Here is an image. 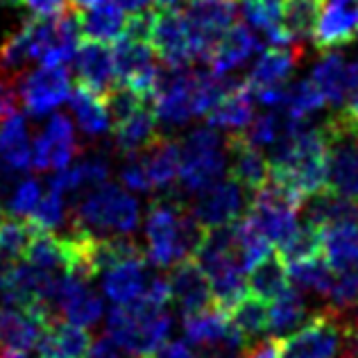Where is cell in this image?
Instances as JSON below:
<instances>
[{
    "label": "cell",
    "mask_w": 358,
    "mask_h": 358,
    "mask_svg": "<svg viewBox=\"0 0 358 358\" xmlns=\"http://www.w3.org/2000/svg\"><path fill=\"white\" fill-rule=\"evenodd\" d=\"M16 84L23 107L32 116L50 114L71 96V78L64 66H41L30 75L23 73Z\"/></svg>",
    "instance_id": "ba28073f"
},
{
    "label": "cell",
    "mask_w": 358,
    "mask_h": 358,
    "mask_svg": "<svg viewBox=\"0 0 358 358\" xmlns=\"http://www.w3.org/2000/svg\"><path fill=\"white\" fill-rule=\"evenodd\" d=\"M138 155L143 159L152 191L155 188H168L179 179V171H182V143H177L171 136L157 134L145 148L138 150Z\"/></svg>",
    "instance_id": "e0dca14e"
},
{
    "label": "cell",
    "mask_w": 358,
    "mask_h": 358,
    "mask_svg": "<svg viewBox=\"0 0 358 358\" xmlns=\"http://www.w3.org/2000/svg\"><path fill=\"white\" fill-rule=\"evenodd\" d=\"M9 268H12V263L5 261L3 257H0V290H3V286H5V279H7Z\"/></svg>",
    "instance_id": "db71d44e"
},
{
    "label": "cell",
    "mask_w": 358,
    "mask_h": 358,
    "mask_svg": "<svg viewBox=\"0 0 358 358\" xmlns=\"http://www.w3.org/2000/svg\"><path fill=\"white\" fill-rule=\"evenodd\" d=\"M358 34V0H329L320 18L313 43L317 50H334Z\"/></svg>",
    "instance_id": "9a60e30c"
},
{
    "label": "cell",
    "mask_w": 358,
    "mask_h": 358,
    "mask_svg": "<svg viewBox=\"0 0 358 358\" xmlns=\"http://www.w3.org/2000/svg\"><path fill=\"white\" fill-rule=\"evenodd\" d=\"M261 48L259 36L254 30L245 23H234L227 32L220 36V41L215 43L213 55H211V71L224 75L236 71L238 66L248 62L254 52Z\"/></svg>",
    "instance_id": "d6986e66"
},
{
    "label": "cell",
    "mask_w": 358,
    "mask_h": 358,
    "mask_svg": "<svg viewBox=\"0 0 358 358\" xmlns=\"http://www.w3.org/2000/svg\"><path fill=\"white\" fill-rule=\"evenodd\" d=\"M21 5H25L34 16H57L69 7V0H21Z\"/></svg>",
    "instance_id": "7dc6e473"
},
{
    "label": "cell",
    "mask_w": 358,
    "mask_h": 358,
    "mask_svg": "<svg viewBox=\"0 0 358 358\" xmlns=\"http://www.w3.org/2000/svg\"><path fill=\"white\" fill-rule=\"evenodd\" d=\"M343 350V324L327 306L295 334L279 338V358H334Z\"/></svg>",
    "instance_id": "5b68a950"
},
{
    "label": "cell",
    "mask_w": 358,
    "mask_h": 358,
    "mask_svg": "<svg viewBox=\"0 0 358 358\" xmlns=\"http://www.w3.org/2000/svg\"><path fill=\"white\" fill-rule=\"evenodd\" d=\"M73 62L75 73H78V84L87 87L96 96L107 98L118 87L114 48H109L105 41H93L82 36Z\"/></svg>",
    "instance_id": "8fae6325"
},
{
    "label": "cell",
    "mask_w": 358,
    "mask_h": 358,
    "mask_svg": "<svg viewBox=\"0 0 358 358\" xmlns=\"http://www.w3.org/2000/svg\"><path fill=\"white\" fill-rule=\"evenodd\" d=\"M243 358H279V338H268V341L245 347Z\"/></svg>",
    "instance_id": "f907efd6"
},
{
    "label": "cell",
    "mask_w": 358,
    "mask_h": 358,
    "mask_svg": "<svg viewBox=\"0 0 358 358\" xmlns=\"http://www.w3.org/2000/svg\"><path fill=\"white\" fill-rule=\"evenodd\" d=\"M127 14L118 0H98L87 12L80 14V30L84 39L114 43L125 34Z\"/></svg>",
    "instance_id": "44dd1931"
},
{
    "label": "cell",
    "mask_w": 358,
    "mask_h": 358,
    "mask_svg": "<svg viewBox=\"0 0 358 358\" xmlns=\"http://www.w3.org/2000/svg\"><path fill=\"white\" fill-rule=\"evenodd\" d=\"M358 301V259L354 261V266L343 272V275H338V281L331 290V295H329V308L334 310V313H341V310L350 308L352 304Z\"/></svg>",
    "instance_id": "b9f144b4"
},
{
    "label": "cell",
    "mask_w": 358,
    "mask_h": 358,
    "mask_svg": "<svg viewBox=\"0 0 358 358\" xmlns=\"http://www.w3.org/2000/svg\"><path fill=\"white\" fill-rule=\"evenodd\" d=\"M25 261L55 275H66L71 266V243L55 231H34L30 248L25 252Z\"/></svg>",
    "instance_id": "d4e9b609"
},
{
    "label": "cell",
    "mask_w": 358,
    "mask_h": 358,
    "mask_svg": "<svg viewBox=\"0 0 358 358\" xmlns=\"http://www.w3.org/2000/svg\"><path fill=\"white\" fill-rule=\"evenodd\" d=\"M173 315L166 308L136 297L129 304H116L107 315V336L134 356H150L166 343Z\"/></svg>",
    "instance_id": "7a4b0ae2"
},
{
    "label": "cell",
    "mask_w": 358,
    "mask_h": 358,
    "mask_svg": "<svg viewBox=\"0 0 358 358\" xmlns=\"http://www.w3.org/2000/svg\"><path fill=\"white\" fill-rule=\"evenodd\" d=\"M91 345L93 341L87 329L73 322H62L57 317L43 329L36 352L39 358H87Z\"/></svg>",
    "instance_id": "ac0fdd59"
},
{
    "label": "cell",
    "mask_w": 358,
    "mask_h": 358,
    "mask_svg": "<svg viewBox=\"0 0 358 358\" xmlns=\"http://www.w3.org/2000/svg\"><path fill=\"white\" fill-rule=\"evenodd\" d=\"M234 236H236V248H238L245 270L254 268L263 257H268L272 250V241L261 231V227L248 213L241 215V218L234 222Z\"/></svg>",
    "instance_id": "8d00e7d4"
},
{
    "label": "cell",
    "mask_w": 358,
    "mask_h": 358,
    "mask_svg": "<svg viewBox=\"0 0 358 358\" xmlns=\"http://www.w3.org/2000/svg\"><path fill=\"white\" fill-rule=\"evenodd\" d=\"M78 168V175H80V186L82 191H93L102 184H107V177H109V159L102 155V152H93L87 155L84 159H80V164H75Z\"/></svg>",
    "instance_id": "7bdbcfd3"
},
{
    "label": "cell",
    "mask_w": 358,
    "mask_h": 358,
    "mask_svg": "<svg viewBox=\"0 0 358 358\" xmlns=\"http://www.w3.org/2000/svg\"><path fill=\"white\" fill-rule=\"evenodd\" d=\"M69 105L75 114V120H78L80 129L84 134L89 136H100L105 134L109 129V111H107V105H105V98L96 96V93H91L87 87H82L78 84L71 96H69Z\"/></svg>",
    "instance_id": "4dcf8cb0"
},
{
    "label": "cell",
    "mask_w": 358,
    "mask_h": 358,
    "mask_svg": "<svg viewBox=\"0 0 358 358\" xmlns=\"http://www.w3.org/2000/svg\"><path fill=\"white\" fill-rule=\"evenodd\" d=\"M0 358H27V352L12 350V347H0Z\"/></svg>",
    "instance_id": "f5cc1de1"
},
{
    "label": "cell",
    "mask_w": 358,
    "mask_h": 358,
    "mask_svg": "<svg viewBox=\"0 0 358 358\" xmlns=\"http://www.w3.org/2000/svg\"><path fill=\"white\" fill-rule=\"evenodd\" d=\"M150 43L166 66H191L195 62L191 30L184 12L177 7H155Z\"/></svg>",
    "instance_id": "9c48e42d"
},
{
    "label": "cell",
    "mask_w": 358,
    "mask_h": 358,
    "mask_svg": "<svg viewBox=\"0 0 358 358\" xmlns=\"http://www.w3.org/2000/svg\"><path fill=\"white\" fill-rule=\"evenodd\" d=\"M254 100H257L254 98V91L250 89L248 80H243L229 96H224L206 114V122L211 127L229 129V134L248 129L250 122L254 120Z\"/></svg>",
    "instance_id": "603a6c76"
},
{
    "label": "cell",
    "mask_w": 358,
    "mask_h": 358,
    "mask_svg": "<svg viewBox=\"0 0 358 358\" xmlns=\"http://www.w3.org/2000/svg\"><path fill=\"white\" fill-rule=\"evenodd\" d=\"M290 286L288 266L281 261L279 254H268L257 266L250 268L248 275V288L250 295L259 297L263 301H275L284 290Z\"/></svg>",
    "instance_id": "4316f807"
},
{
    "label": "cell",
    "mask_w": 358,
    "mask_h": 358,
    "mask_svg": "<svg viewBox=\"0 0 358 358\" xmlns=\"http://www.w3.org/2000/svg\"><path fill=\"white\" fill-rule=\"evenodd\" d=\"M288 277L295 284V288L313 290V293L324 295V297L331 295V290H334L336 281H338V275L334 272V268L327 263V259L322 257V254L315 257V259L301 261V263H297V266H290L288 268Z\"/></svg>",
    "instance_id": "d590c367"
},
{
    "label": "cell",
    "mask_w": 358,
    "mask_h": 358,
    "mask_svg": "<svg viewBox=\"0 0 358 358\" xmlns=\"http://www.w3.org/2000/svg\"><path fill=\"white\" fill-rule=\"evenodd\" d=\"M277 254L288 268L297 266L301 261L320 257V254H322V229L304 222V227H297L290 234V238L277 245Z\"/></svg>",
    "instance_id": "f35d334b"
},
{
    "label": "cell",
    "mask_w": 358,
    "mask_h": 358,
    "mask_svg": "<svg viewBox=\"0 0 358 358\" xmlns=\"http://www.w3.org/2000/svg\"><path fill=\"white\" fill-rule=\"evenodd\" d=\"M96 3L98 0H69V7L78 9V12L82 14V12H87V9H91Z\"/></svg>",
    "instance_id": "816d5d0a"
},
{
    "label": "cell",
    "mask_w": 358,
    "mask_h": 358,
    "mask_svg": "<svg viewBox=\"0 0 358 358\" xmlns=\"http://www.w3.org/2000/svg\"><path fill=\"white\" fill-rule=\"evenodd\" d=\"M341 109L358 122V59L347 66V100Z\"/></svg>",
    "instance_id": "bcb514c9"
},
{
    "label": "cell",
    "mask_w": 358,
    "mask_h": 358,
    "mask_svg": "<svg viewBox=\"0 0 358 358\" xmlns=\"http://www.w3.org/2000/svg\"><path fill=\"white\" fill-rule=\"evenodd\" d=\"M227 136L206 125L197 127L182 143V171H179V186L186 193H200L206 186L220 182L227 164Z\"/></svg>",
    "instance_id": "3957f363"
},
{
    "label": "cell",
    "mask_w": 358,
    "mask_h": 358,
    "mask_svg": "<svg viewBox=\"0 0 358 358\" xmlns=\"http://www.w3.org/2000/svg\"><path fill=\"white\" fill-rule=\"evenodd\" d=\"M327 188L358 202V134L338 138L329 148Z\"/></svg>",
    "instance_id": "2e32d148"
},
{
    "label": "cell",
    "mask_w": 358,
    "mask_h": 358,
    "mask_svg": "<svg viewBox=\"0 0 358 358\" xmlns=\"http://www.w3.org/2000/svg\"><path fill=\"white\" fill-rule=\"evenodd\" d=\"M301 206H304V200H299L275 179H268L259 191L252 193L248 215L259 224L272 245H281L297 229V215Z\"/></svg>",
    "instance_id": "277c9868"
},
{
    "label": "cell",
    "mask_w": 358,
    "mask_h": 358,
    "mask_svg": "<svg viewBox=\"0 0 358 358\" xmlns=\"http://www.w3.org/2000/svg\"><path fill=\"white\" fill-rule=\"evenodd\" d=\"M229 322L241 331L245 341H257L270 331V306L263 299L248 295L229 310Z\"/></svg>",
    "instance_id": "e575fe53"
},
{
    "label": "cell",
    "mask_w": 358,
    "mask_h": 358,
    "mask_svg": "<svg viewBox=\"0 0 358 358\" xmlns=\"http://www.w3.org/2000/svg\"><path fill=\"white\" fill-rule=\"evenodd\" d=\"M301 57V48L297 43L290 45H272L261 55L259 62L254 64V69L248 78V84L252 91L281 87L290 78V73L295 71V66Z\"/></svg>",
    "instance_id": "ffe728a7"
},
{
    "label": "cell",
    "mask_w": 358,
    "mask_h": 358,
    "mask_svg": "<svg viewBox=\"0 0 358 358\" xmlns=\"http://www.w3.org/2000/svg\"><path fill=\"white\" fill-rule=\"evenodd\" d=\"M34 236V227L27 218L18 215L0 213V257L9 263H16L25 259V252L30 248V241Z\"/></svg>",
    "instance_id": "74e56055"
},
{
    "label": "cell",
    "mask_w": 358,
    "mask_h": 358,
    "mask_svg": "<svg viewBox=\"0 0 358 358\" xmlns=\"http://www.w3.org/2000/svg\"><path fill=\"white\" fill-rule=\"evenodd\" d=\"M229 331V315L222 313L218 306H209L200 313L184 315V336L186 341L200 347L222 341Z\"/></svg>",
    "instance_id": "836d02e7"
},
{
    "label": "cell",
    "mask_w": 358,
    "mask_h": 358,
    "mask_svg": "<svg viewBox=\"0 0 358 358\" xmlns=\"http://www.w3.org/2000/svg\"><path fill=\"white\" fill-rule=\"evenodd\" d=\"M155 358H195V352L186 341H166L155 352Z\"/></svg>",
    "instance_id": "681fc988"
},
{
    "label": "cell",
    "mask_w": 358,
    "mask_h": 358,
    "mask_svg": "<svg viewBox=\"0 0 358 358\" xmlns=\"http://www.w3.org/2000/svg\"><path fill=\"white\" fill-rule=\"evenodd\" d=\"M322 257L336 275L350 270L358 259V224H336L322 229Z\"/></svg>",
    "instance_id": "f1b7e54d"
},
{
    "label": "cell",
    "mask_w": 358,
    "mask_h": 358,
    "mask_svg": "<svg viewBox=\"0 0 358 358\" xmlns=\"http://www.w3.org/2000/svg\"><path fill=\"white\" fill-rule=\"evenodd\" d=\"M168 279H171L173 288V301L184 315L200 313V310L213 306L211 279L200 263L195 261V257L177 263Z\"/></svg>",
    "instance_id": "4fadbf2b"
},
{
    "label": "cell",
    "mask_w": 358,
    "mask_h": 358,
    "mask_svg": "<svg viewBox=\"0 0 358 358\" xmlns=\"http://www.w3.org/2000/svg\"><path fill=\"white\" fill-rule=\"evenodd\" d=\"M184 16L191 30L195 62H211V55L220 36L236 23L238 7L234 0H186Z\"/></svg>",
    "instance_id": "8992f818"
},
{
    "label": "cell",
    "mask_w": 358,
    "mask_h": 358,
    "mask_svg": "<svg viewBox=\"0 0 358 358\" xmlns=\"http://www.w3.org/2000/svg\"><path fill=\"white\" fill-rule=\"evenodd\" d=\"M308 320V306L299 288H286L270 304V334L272 338H286Z\"/></svg>",
    "instance_id": "f546056e"
},
{
    "label": "cell",
    "mask_w": 358,
    "mask_h": 358,
    "mask_svg": "<svg viewBox=\"0 0 358 358\" xmlns=\"http://www.w3.org/2000/svg\"><path fill=\"white\" fill-rule=\"evenodd\" d=\"M327 0H284V30L293 43H306L315 36Z\"/></svg>",
    "instance_id": "484cf974"
},
{
    "label": "cell",
    "mask_w": 358,
    "mask_h": 358,
    "mask_svg": "<svg viewBox=\"0 0 358 358\" xmlns=\"http://www.w3.org/2000/svg\"><path fill=\"white\" fill-rule=\"evenodd\" d=\"M324 105H327V100L322 96V91L315 87V82L310 78L288 84L286 100H284L288 116H293L297 120H306L310 116H315Z\"/></svg>",
    "instance_id": "ab89813d"
},
{
    "label": "cell",
    "mask_w": 358,
    "mask_h": 358,
    "mask_svg": "<svg viewBox=\"0 0 358 358\" xmlns=\"http://www.w3.org/2000/svg\"><path fill=\"white\" fill-rule=\"evenodd\" d=\"M41 200V188L36 179H23L21 184L14 188L12 197H9V213L18 215V218H27L34 209L36 204Z\"/></svg>",
    "instance_id": "ee69618b"
},
{
    "label": "cell",
    "mask_w": 358,
    "mask_h": 358,
    "mask_svg": "<svg viewBox=\"0 0 358 358\" xmlns=\"http://www.w3.org/2000/svg\"><path fill=\"white\" fill-rule=\"evenodd\" d=\"M48 327L30 310L0 306V347L12 350H32L39 343L43 329Z\"/></svg>",
    "instance_id": "cb8c5ba5"
},
{
    "label": "cell",
    "mask_w": 358,
    "mask_h": 358,
    "mask_svg": "<svg viewBox=\"0 0 358 358\" xmlns=\"http://www.w3.org/2000/svg\"><path fill=\"white\" fill-rule=\"evenodd\" d=\"M310 80L315 82V87L322 91L327 105L334 109H341L347 100V66L345 59L338 52H329L315 64Z\"/></svg>",
    "instance_id": "d6a6232c"
},
{
    "label": "cell",
    "mask_w": 358,
    "mask_h": 358,
    "mask_svg": "<svg viewBox=\"0 0 358 358\" xmlns=\"http://www.w3.org/2000/svg\"><path fill=\"white\" fill-rule=\"evenodd\" d=\"M145 270L148 259H129L118 266L109 268L102 277V293H105L114 304H129L145 290Z\"/></svg>",
    "instance_id": "7402d4cb"
},
{
    "label": "cell",
    "mask_w": 358,
    "mask_h": 358,
    "mask_svg": "<svg viewBox=\"0 0 358 358\" xmlns=\"http://www.w3.org/2000/svg\"><path fill=\"white\" fill-rule=\"evenodd\" d=\"M243 186L234 179H220L211 186H206L204 191L195 193L193 200V215L200 220L206 229L215 227H227L234 224L245 209V195Z\"/></svg>",
    "instance_id": "30bf717a"
},
{
    "label": "cell",
    "mask_w": 358,
    "mask_h": 358,
    "mask_svg": "<svg viewBox=\"0 0 358 358\" xmlns=\"http://www.w3.org/2000/svg\"><path fill=\"white\" fill-rule=\"evenodd\" d=\"M138 358H150V356H138Z\"/></svg>",
    "instance_id": "9f6ffc18"
},
{
    "label": "cell",
    "mask_w": 358,
    "mask_h": 358,
    "mask_svg": "<svg viewBox=\"0 0 358 358\" xmlns=\"http://www.w3.org/2000/svg\"><path fill=\"white\" fill-rule=\"evenodd\" d=\"M27 222L32 224L34 231H55L64 222V195L48 191V195L41 197L36 204V209L27 215Z\"/></svg>",
    "instance_id": "60d3db41"
},
{
    "label": "cell",
    "mask_w": 358,
    "mask_h": 358,
    "mask_svg": "<svg viewBox=\"0 0 358 358\" xmlns=\"http://www.w3.org/2000/svg\"><path fill=\"white\" fill-rule=\"evenodd\" d=\"M87 358H122V347L114 341V338L102 336L91 345Z\"/></svg>",
    "instance_id": "c3c4849f"
},
{
    "label": "cell",
    "mask_w": 358,
    "mask_h": 358,
    "mask_svg": "<svg viewBox=\"0 0 358 358\" xmlns=\"http://www.w3.org/2000/svg\"><path fill=\"white\" fill-rule=\"evenodd\" d=\"M141 222L138 202L118 184H102L93 188L80 202H75L73 222L75 229H87L100 236H129Z\"/></svg>",
    "instance_id": "6da1fadb"
},
{
    "label": "cell",
    "mask_w": 358,
    "mask_h": 358,
    "mask_svg": "<svg viewBox=\"0 0 358 358\" xmlns=\"http://www.w3.org/2000/svg\"><path fill=\"white\" fill-rule=\"evenodd\" d=\"M0 159L16 173L25 171L32 164V148L27 143L25 118L18 111L0 125Z\"/></svg>",
    "instance_id": "1f68e13d"
},
{
    "label": "cell",
    "mask_w": 358,
    "mask_h": 358,
    "mask_svg": "<svg viewBox=\"0 0 358 358\" xmlns=\"http://www.w3.org/2000/svg\"><path fill=\"white\" fill-rule=\"evenodd\" d=\"M122 166H120V182L129 191H141V193H150L152 191V184H150L143 159L138 152H129L122 155Z\"/></svg>",
    "instance_id": "f6af8a7d"
},
{
    "label": "cell",
    "mask_w": 358,
    "mask_h": 358,
    "mask_svg": "<svg viewBox=\"0 0 358 358\" xmlns=\"http://www.w3.org/2000/svg\"><path fill=\"white\" fill-rule=\"evenodd\" d=\"M157 114L152 102H145L134 116H129L125 122L114 127V143L120 155H129V152H138L141 148H145L150 141H152L159 131H157Z\"/></svg>",
    "instance_id": "83f0119b"
},
{
    "label": "cell",
    "mask_w": 358,
    "mask_h": 358,
    "mask_svg": "<svg viewBox=\"0 0 358 358\" xmlns=\"http://www.w3.org/2000/svg\"><path fill=\"white\" fill-rule=\"evenodd\" d=\"M227 152L229 162V177L243 186V191H259L270 179V157L263 155V150L248 143L241 131H234L227 136Z\"/></svg>",
    "instance_id": "5bb4252c"
},
{
    "label": "cell",
    "mask_w": 358,
    "mask_h": 358,
    "mask_svg": "<svg viewBox=\"0 0 358 358\" xmlns=\"http://www.w3.org/2000/svg\"><path fill=\"white\" fill-rule=\"evenodd\" d=\"M78 155V141H75V129L69 116L55 114L32 145V166L36 171H62L69 168L73 157Z\"/></svg>",
    "instance_id": "7c38bea8"
},
{
    "label": "cell",
    "mask_w": 358,
    "mask_h": 358,
    "mask_svg": "<svg viewBox=\"0 0 358 358\" xmlns=\"http://www.w3.org/2000/svg\"><path fill=\"white\" fill-rule=\"evenodd\" d=\"M157 59L159 55L155 52L152 43L148 41H136L129 39V36H120L118 41H114V64L118 84L131 89L145 100H152L159 69H162Z\"/></svg>",
    "instance_id": "52a82bcc"
},
{
    "label": "cell",
    "mask_w": 358,
    "mask_h": 358,
    "mask_svg": "<svg viewBox=\"0 0 358 358\" xmlns=\"http://www.w3.org/2000/svg\"><path fill=\"white\" fill-rule=\"evenodd\" d=\"M157 7H177L182 0H152Z\"/></svg>",
    "instance_id": "11a10c76"
}]
</instances>
